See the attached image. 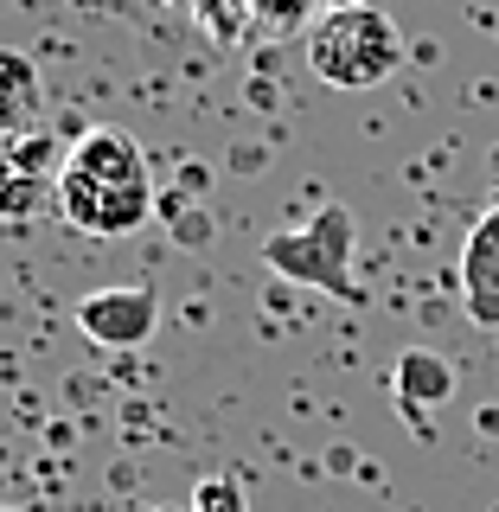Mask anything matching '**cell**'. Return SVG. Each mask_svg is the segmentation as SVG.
Wrapping results in <instances>:
<instances>
[{
	"label": "cell",
	"instance_id": "obj_5",
	"mask_svg": "<svg viewBox=\"0 0 499 512\" xmlns=\"http://www.w3.org/2000/svg\"><path fill=\"white\" fill-rule=\"evenodd\" d=\"M455 384H461V372L442 359V352H429V346H404V352H397V365H391L397 416H410L416 436H429V410L448 404V397H455Z\"/></svg>",
	"mask_w": 499,
	"mask_h": 512
},
{
	"label": "cell",
	"instance_id": "obj_1",
	"mask_svg": "<svg viewBox=\"0 0 499 512\" xmlns=\"http://www.w3.org/2000/svg\"><path fill=\"white\" fill-rule=\"evenodd\" d=\"M301 58L333 90H378L404 64V26L378 7H333L301 32Z\"/></svg>",
	"mask_w": 499,
	"mask_h": 512
},
{
	"label": "cell",
	"instance_id": "obj_3",
	"mask_svg": "<svg viewBox=\"0 0 499 512\" xmlns=\"http://www.w3.org/2000/svg\"><path fill=\"white\" fill-rule=\"evenodd\" d=\"M52 212L84 237H128L160 212V199H154V180H90L77 167H58Z\"/></svg>",
	"mask_w": 499,
	"mask_h": 512
},
{
	"label": "cell",
	"instance_id": "obj_7",
	"mask_svg": "<svg viewBox=\"0 0 499 512\" xmlns=\"http://www.w3.org/2000/svg\"><path fill=\"white\" fill-rule=\"evenodd\" d=\"M64 167L90 173V180H154L141 141L122 135V128H84V135H77V148L64 154Z\"/></svg>",
	"mask_w": 499,
	"mask_h": 512
},
{
	"label": "cell",
	"instance_id": "obj_2",
	"mask_svg": "<svg viewBox=\"0 0 499 512\" xmlns=\"http://www.w3.org/2000/svg\"><path fill=\"white\" fill-rule=\"evenodd\" d=\"M352 244H359L352 205H320L308 224H288V231L263 237V263L276 269L282 282L320 288V295H333V301H359V282H352Z\"/></svg>",
	"mask_w": 499,
	"mask_h": 512
},
{
	"label": "cell",
	"instance_id": "obj_11",
	"mask_svg": "<svg viewBox=\"0 0 499 512\" xmlns=\"http://www.w3.org/2000/svg\"><path fill=\"white\" fill-rule=\"evenodd\" d=\"M320 13H333V7H365V0H314Z\"/></svg>",
	"mask_w": 499,
	"mask_h": 512
},
{
	"label": "cell",
	"instance_id": "obj_12",
	"mask_svg": "<svg viewBox=\"0 0 499 512\" xmlns=\"http://www.w3.org/2000/svg\"><path fill=\"white\" fill-rule=\"evenodd\" d=\"M0 512H20V506H0Z\"/></svg>",
	"mask_w": 499,
	"mask_h": 512
},
{
	"label": "cell",
	"instance_id": "obj_8",
	"mask_svg": "<svg viewBox=\"0 0 499 512\" xmlns=\"http://www.w3.org/2000/svg\"><path fill=\"white\" fill-rule=\"evenodd\" d=\"M39 103H45V84H39V64L20 45H0V135H32L39 122Z\"/></svg>",
	"mask_w": 499,
	"mask_h": 512
},
{
	"label": "cell",
	"instance_id": "obj_4",
	"mask_svg": "<svg viewBox=\"0 0 499 512\" xmlns=\"http://www.w3.org/2000/svg\"><path fill=\"white\" fill-rule=\"evenodd\" d=\"M77 333H84L90 346H103V352H135V346H148L160 333V295L141 288V282L96 288V295L77 301Z\"/></svg>",
	"mask_w": 499,
	"mask_h": 512
},
{
	"label": "cell",
	"instance_id": "obj_10",
	"mask_svg": "<svg viewBox=\"0 0 499 512\" xmlns=\"http://www.w3.org/2000/svg\"><path fill=\"white\" fill-rule=\"evenodd\" d=\"M186 512H250V493L237 487L231 474H205L199 487H192V500H186Z\"/></svg>",
	"mask_w": 499,
	"mask_h": 512
},
{
	"label": "cell",
	"instance_id": "obj_9",
	"mask_svg": "<svg viewBox=\"0 0 499 512\" xmlns=\"http://www.w3.org/2000/svg\"><path fill=\"white\" fill-rule=\"evenodd\" d=\"M45 205H58V180L32 173L26 160L0 141V224H26V218H39Z\"/></svg>",
	"mask_w": 499,
	"mask_h": 512
},
{
	"label": "cell",
	"instance_id": "obj_6",
	"mask_svg": "<svg viewBox=\"0 0 499 512\" xmlns=\"http://www.w3.org/2000/svg\"><path fill=\"white\" fill-rule=\"evenodd\" d=\"M461 295L474 327H499V205L480 212V224L461 244Z\"/></svg>",
	"mask_w": 499,
	"mask_h": 512
}]
</instances>
